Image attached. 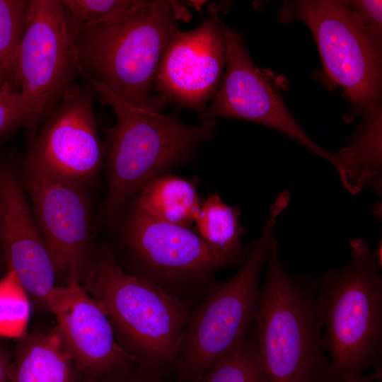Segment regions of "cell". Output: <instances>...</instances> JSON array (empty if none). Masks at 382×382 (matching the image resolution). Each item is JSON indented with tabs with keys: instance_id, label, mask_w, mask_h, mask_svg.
Returning <instances> with one entry per match:
<instances>
[{
	"instance_id": "21",
	"label": "cell",
	"mask_w": 382,
	"mask_h": 382,
	"mask_svg": "<svg viewBox=\"0 0 382 382\" xmlns=\"http://www.w3.org/2000/svg\"><path fill=\"white\" fill-rule=\"evenodd\" d=\"M62 96H24L10 86L0 90V141L22 127L43 120Z\"/></svg>"
},
{
	"instance_id": "27",
	"label": "cell",
	"mask_w": 382,
	"mask_h": 382,
	"mask_svg": "<svg viewBox=\"0 0 382 382\" xmlns=\"http://www.w3.org/2000/svg\"><path fill=\"white\" fill-rule=\"evenodd\" d=\"M11 361L3 351L0 354V382H11Z\"/></svg>"
},
{
	"instance_id": "6",
	"label": "cell",
	"mask_w": 382,
	"mask_h": 382,
	"mask_svg": "<svg viewBox=\"0 0 382 382\" xmlns=\"http://www.w3.org/2000/svg\"><path fill=\"white\" fill-rule=\"evenodd\" d=\"M85 279L125 351L164 371L175 367L190 305L126 272L107 250L97 255Z\"/></svg>"
},
{
	"instance_id": "22",
	"label": "cell",
	"mask_w": 382,
	"mask_h": 382,
	"mask_svg": "<svg viewBox=\"0 0 382 382\" xmlns=\"http://www.w3.org/2000/svg\"><path fill=\"white\" fill-rule=\"evenodd\" d=\"M26 10V0H0V90L6 86L14 88L13 65L24 30Z\"/></svg>"
},
{
	"instance_id": "10",
	"label": "cell",
	"mask_w": 382,
	"mask_h": 382,
	"mask_svg": "<svg viewBox=\"0 0 382 382\" xmlns=\"http://www.w3.org/2000/svg\"><path fill=\"white\" fill-rule=\"evenodd\" d=\"M103 156L93 93L73 84L43 120L21 166L87 185L98 176Z\"/></svg>"
},
{
	"instance_id": "23",
	"label": "cell",
	"mask_w": 382,
	"mask_h": 382,
	"mask_svg": "<svg viewBox=\"0 0 382 382\" xmlns=\"http://www.w3.org/2000/svg\"><path fill=\"white\" fill-rule=\"evenodd\" d=\"M28 295L16 273L8 270L0 280V336L25 335L30 314Z\"/></svg>"
},
{
	"instance_id": "9",
	"label": "cell",
	"mask_w": 382,
	"mask_h": 382,
	"mask_svg": "<svg viewBox=\"0 0 382 382\" xmlns=\"http://www.w3.org/2000/svg\"><path fill=\"white\" fill-rule=\"evenodd\" d=\"M18 175L56 276L66 284L80 283L91 265L92 209L86 185L22 166Z\"/></svg>"
},
{
	"instance_id": "7",
	"label": "cell",
	"mask_w": 382,
	"mask_h": 382,
	"mask_svg": "<svg viewBox=\"0 0 382 382\" xmlns=\"http://www.w3.org/2000/svg\"><path fill=\"white\" fill-rule=\"evenodd\" d=\"M280 16L310 29L326 73L357 112L366 117L381 112V40L361 23L347 1H289Z\"/></svg>"
},
{
	"instance_id": "29",
	"label": "cell",
	"mask_w": 382,
	"mask_h": 382,
	"mask_svg": "<svg viewBox=\"0 0 382 382\" xmlns=\"http://www.w3.org/2000/svg\"><path fill=\"white\" fill-rule=\"evenodd\" d=\"M377 382H381V380L380 379V380H378Z\"/></svg>"
},
{
	"instance_id": "11",
	"label": "cell",
	"mask_w": 382,
	"mask_h": 382,
	"mask_svg": "<svg viewBox=\"0 0 382 382\" xmlns=\"http://www.w3.org/2000/svg\"><path fill=\"white\" fill-rule=\"evenodd\" d=\"M226 56L221 85L202 115L204 120L233 118L274 129L332 165L335 154L316 144L286 108L272 80L250 58L242 37L221 21Z\"/></svg>"
},
{
	"instance_id": "17",
	"label": "cell",
	"mask_w": 382,
	"mask_h": 382,
	"mask_svg": "<svg viewBox=\"0 0 382 382\" xmlns=\"http://www.w3.org/2000/svg\"><path fill=\"white\" fill-rule=\"evenodd\" d=\"M334 168L352 195L371 186L381 190V112L363 117L348 145L335 154Z\"/></svg>"
},
{
	"instance_id": "8",
	"label": "cell",
	"mask_w": 382,
	"mask_h": 382,
	"mask_svg": "<svg viewBox=\"0 0 382 382\" xmlns=\"http://www.w3.org/2000/svg\"><path fill=\"white\" fill-rule=\"evenodd\" d=\"M124 241L137 271L134 274L188 305L206 292L216 272L245 259L214 248L190 227L155 220L134 207Z\"/></svg>"
},
{
	"instance_id": "14",
	"label": "cell",
	"mask_w": 382,
	"mask_h": 382,
	"mask_svg": "<svg viewBox=\"0 0 382 382\" xmlns=\"http://www.w3.org/2000/svg\"><path fill=\"white\" fill-rule=\"evenodd\" d=\"M0 245L8 270L40 305L55 286L52 261L12 160L0 158Z\"/></svg>"
},
{
	"instance_id": "15",
	"label": "cell",
	"mask_w": 382,
	"mask_h": 382,
	"mask_svg": "<svg viewBox=\"0 0 382 382\" xmlns=\"http://www.w3.org/2000/svg\"><path fill=\"white\" fill-rule=\"evenodd\" d=\"M46 306L76 367L89 379L138 360L120 345L106 313L80 283L54 286Z\"/></svg>"
},
{
	"instance_id": "26",
	"label": "cell",
	"mask_w": 382,
	"mask_h": 382,
	"mask_svg": "<svg viewBox=\"0 0 382 382\" xmlns=\"http://www.w3.org/2000/svg\"><path fill=\"white\" fill-rule=\"evenodd\" d=\"M361 23L379 40L382 34V1L380 0L347 1Z\"/></svg>"
},
{
	"instance_id": "19",
	"label": "cell",
	"mask_w": 382,
	"mask_h": 382,
	"mask_svg": "<svg viewBox=\"0 0 382 382\" xmlns=\"http://www.w3.org/2000/svg\"><path fill=\"white\" fill-rule=\"evenodd\" d=\"M241 210L226 204L217 192L211 193L202 202L195 220V231L206 242L222 251L246 258L251 244L244 245L245 232L240 223Z\"/></svg>"
},
{
	"instance_id": "3",
	"label": "cell",
	"mask_w": 382,
	"mask_h": 382,
	"mask_svg": "<svg viewBox=\"0 0 382 382\" xmlns=\"http://www.w3.org/2000/svg\"><path fill=\"white\" fill-rule=\"evenodd\" d=\"M89 84L117 119L106 132L108 188L103 214L110 217L148 182L190 161L212 138L215 120L190 125L174 113L134 107L103 87Z\"/></svg>"
},
{
	"instance_id": "4",
	"label": "cell",
	"mask_w": 382,
	"mask_h": 382,
	"mask_svg": "<svg viewBox=\"0 0 382 382\" xmlns=\"http://www.w3.org/2000/svg\"><path fill=\"white\" fill-rule=\"evenodd\" d=\"M253 329L269 382H329L317 301V280L290 276L274 240Z\"/></svg>"
},
{
	"instance_id": "2",
	"label": "cell",
	"mask_w": 382,
	"mask_h": 382,
	"mask_svg": "<svg viewBox=\"0 0 382 382\" xmlns=\"http://www.w3.org/2000/svg\"><path fill=\"white\" fill-rule=\"evenodd\" d=\"M349 260L317 280L316 301L329 382H363L382 352L381 265L361 238L350 241Z\"/></svg>"
},
{
	"instance_id": "20",
	"label": "cell",
	"mask_w": 382,
	"mask_h": 382,
	"mask_svg": "<svg viewBox=\"0 0 382 382\" xmlns=\"http://www.w3.org/2000/svg\"><path fill=\"white\" fill-rule=\"evenodd\" d=\"M192 382H269L257 349L253 325L236 347Z\"/></svg>"
},
{
	"instance_id": "5",
	"label": "cell",
	"mask_w": 382,
	"mask_h": 382,
	"mask_svg": "<svg viewBox=\"0 0 382 382\" xmlns=\"http://www.w3.org/2000/svg\"><path fill=\"white\" fill-rule=\"evenodd\" d=\"M289 202L285 192L275 198L238 272L226 282L212 283L190 308L175 367L182 379H197L248 335L259 303L260 274L276 239L277 220Z\"/></svg>"
},
{
	"instance_id": "18",
	"label": "cell",
	"mask_w": 382,
	"mask_h": 382,
	"mask_svg": "<svg viewBox=\"0 0 382 382\" xmlns=\"http://www.w3.org/2000/svg\"><path fill=\"white\" fill-rule=\"evenodd\" d=\"M196 179L166 173L148 182L133 197V207L160 221L190 227L202 202Z\"/></svg>"
},
{
	"instance_id": "24",
	"label": "cell",
	"mask_w": 382,
	"mask_h": 382,
	"mask_svg": "<svg viewBox=\"0 0 382 382\" xmlns=\"http://www.w3.org/2000/svg\"><path fill=\"white\" fill-rule=\"evenodd\" d=\"M136 0H63L77 34L133 6Z\"/></svg>"
},
{
	"instance_id": "1",
	"label": "cell",
	"mask_w": 382,
	"mask_h": 382,
	"mask_svg": "<svg viewBox=\"0 0 382 382\" xmlns=\"http://www.w3.org/2000/svg\"><path fill=\"white\" fill-rule=\"evenodd\" d=\"M189 13L173 1L136 0L125 11L81 30L76 36L78 74L134 107L163 112L156 94V68L178 21Z\"/></svg>"
},
{
	"instance_id": "13",
	"label": "cell",
	"mask_w": 382,
	"mask_h": 382,
	"mask_svg": "<svg viewBox=\"0 0 382 382\" xmlns=\"http://www.w3.org/2000/svg\"><path fill=\"white\" fill-rule=\"evenodd\" d=\"M210 16L198 27L179 30L161 55L154 90L166 102L202 114L223 79L226 45L221 20L214 4Z\"/></svg>"
},
{
	"instance_id": "25",
	"label": "cell",
	"mask_w": 382,
	"mask_h": 382,
	"mask_svg": "<svg viewBox=\"0 0 382 382\" xmlns=\"http://www.w3.org/2000/svg\"><path fill=\"white\" fill-rule=\"evenodd\" d=\"M165 372L137 360L91 378L90 382H166Z\"/></svg>"
},
{
	"instance_id": "16",
	"label": "cell",
	"mask_w": 382,
	"mask_h": 382,
	"mask_svg": "<svg viewBox=\"0 0 382 382\" xmlns=\"http://www.w3.org/2000/svg\"><path fill=\"white\" fill-rule=\"evenodd\" d=\"M75 364L56 328L23 335L11 369V382H74Z\"/></svg>"
},
{
	"instance_id": "28",
	"label": "cell",
	"mask_w": 382,
	"mask_h": 382,
	"mask_svg": "<svg viewBox=\"0 0 382 382\" xmlns=\"http://www.w3.org/2000/svg\"><path fill=\"white\" fill-rule=\"evenodd\" d=\"M2 352H3V349H2V348H1V345H0V354H1Z\"/></svg>"
},
{
	"instance_id": "12",
	"label": "cell",
	"mask_w": 382,
	"mask_h": 382,
	"mask_svg": "<svg viewBox=\"0 0 382 382\" xmlns=\"http://www.w3.org/2000/svg\"><path fill=\"white\" fill-rule=\"evenodd\" d=\"M76 36L63 0H28L13 70L24 96H62L78 74Z\"/></svg>"
},
{
	"instance_id": "30",
	"label": "cell",
	"mask_w": 382,
	"mask_h": 382,
	"mask_svg": "<svg viewBox=\"0 0 382 382\" xmlns=\"http://www.w3.org/2000/svg\"><path fill=\"white\" fill-rule=\"evenodd\" d=\"M0 248H1V245H0Z\"/></svg>"
}]
</instances>
